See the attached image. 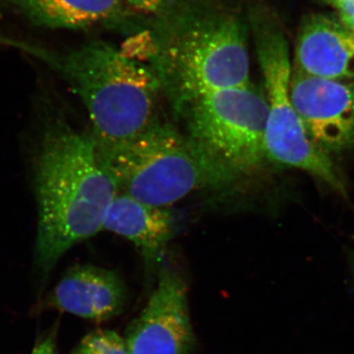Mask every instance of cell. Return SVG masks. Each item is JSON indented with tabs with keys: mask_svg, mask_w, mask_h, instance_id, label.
Here are the masks:
<instances>
[{
	"mask_svg": "<svg viewBox=\"0 0 354 354\" xmlns=\"http://www.w3.org/2000/svg\"><path fill=\"white\" fill-rule=\"evenodd\" d=\"M247 16L221 0H176L121 48L148 64L178 113L208 93L250 84Z\"/></svg>",
	"mask_w": 354,
	"mask_h": 354,
	"instance_id": "cell-1",
	"label": "cell"
},
{
	"mask_svg": "<svg viewBox=\"0 0 354 354\" xmlns=\"http://www.w3.org/2000/svg\"><path fill=\"white\" fill-rule=\"evenodd\" d=\"M34 174L37 261L48 272L70 248L102 230L118 189L90 133L62 120L44 128Z\"/></svg>",
	"mask_w": 354,
	"mask_h": 354,
	"instance_id": "cell-2",
	"label": "cell"
},
{
	"mask_svg": "<svg viewBox=\"0 0 354 354\" xmlns=\"http://www.w3.org/2000/svg\"><path fill=\"white\" fill-rule=\"evenodd\" d=\"M0 44L41 60L80 97L90 118L91 136L106 155L125 145L158 118L162 95L148 64L108 41L95 39L65 53L39 44L0 36Z\"/></svg>",
	"mask_w": 354,
	"mask_h": 354,
	"instance_id": "cell-3",
	"label": "cell"
},
{
	"mask_svg": "<svg viewBox=\"0 0 354 354\" xmlns=\"http://www.w3.org/2000/svg\"><path fill=\"white\" fill-rule=\"evenodd\" d=\"M100 156L118 192L162 208L195 191L232 183L185 133L160 120L125 145Z\"/></svg>",
	"mask_w": 354,
	"mask_h": 354,
	"instance_id": "cell-4",
	"label": "cell"
},
{
	"mask_svg": "<svg viewBox=\"0 0 354 354\" xmlns=\"http://www.w3.org/2000/svg\"><path fill=\"white\" fill-rule=\"evenodd\" d=\"M247 19L264 78L268 160L307 172L339 194L346 195V187L335 165L310 139L293 106L290 95L292 68L283 26L272 11L260 3L249 7Z\"/></svg>",
	"mask_w": 354,
	"mask_h": 354,
	"instance_id": "cell-5",
	"label": "cell"
},
{
	"mask_svg": "<svg viewBox=\"0 0 354 354\" xmlns=\"http://www.w3.org/2000/svg\"><path fill=\"white\" fill-rule=\"evenodd\" d=\"M177 114L186 136L232 181L252 176L268 160L267 102L265 93L252 84L203 95Z\"/></svg>",
	"mask_w": 354,
	"mask_h": 354,
	"instance_id": "cell-6",
	"label": "cell"
},
{
	"mask_svg": "<svg viewBox=\"0 0 354 354\" xmlns=\"http://www.w3.org/2000/svg\"><path fill=\"white\" fill-rule=\"evenodd\" d=\"M290 95L310 139L322 152L354 149V82L311 76L293 67Z\"/></svg>",
	"mask_w": 354,
	"mask_h": 354,
	"instance_id": "cell-7",
	"label": "cell"
},
{
	"mask_svg": "<svg viewBox=\"0 0 354 354\" xmlns=\"http://www.w3.org/2000/svg\"><path fill=\"white\" fill-rule=\"evenodd\" d=\"M130 354H191L195 335L187 288L180 274L162 268L145 308L127 330Z\"/></svg>",
	"mask_w": 354,
	"mask_h": 354,
	"instance_id": "cell-8",
	"label": "cell"
},
{
	"mask_svg": "<svg viewBox=\"0 0 354 354\" xmlns=\"http://www.w3.org/2000/svg\"><path fill=\"white\" fill-rule=\"evenodd\" d=\"M293 67L321 78L354 79V32L335 14L306 16L298 30Z\"/></svg>",
	"mask_w": 354,
	"mask_h": 354,
	"instance_id": "cell-9",
	"label": "cell"
},
{
	"mask_svg": "<svg viewBox=\"0 0 354 354\" xmlns=\"http://www.w3.org/2000/svg\"><path fill=\"white\" fill-rule=\"evenodd\" d=\"M127 302V288L116 272L81 265L70 269L51 295L55 308L95 322L120 315Z\"/></svg>",
	"mask_w": 354,
	"mask_h": 354,
	"instance_id": "cell-10",
	"label": "cell"
},
{
	"mask_svg": "<svg viewBox=\"0 0 354 354\" xmlns=\"http://www.w3.org/2000/svg\"><path fill=\"white\" fill-rule=\"evenodd\" d=\"M127 15L125 0H0V18L38 29H88Z\"/></svg>",
	"mask_w": 354,
	"mask_h": 354,
	"instance_id": "cell-11",
	"label": "cell"
},
{
	"mask_svg": "<svg viewBox=\"0 0 354 354\" xmlns=\"http://www.w3.org/2000/svg\"><path fill=\"white\" fill-rule=\"evenodd\" d=\"M102 230L134 243L148 267L153 269L162 262L174 236V220L169 209L118 192L109 205Z\"/></svg>",
	"mask_w": 354,
	"mask_h": 354,
	"instance_id": "cell-12",
	"label": "cell"
},
{
	"mask_svg": "<svg viewBox=\"0 0 354 354\" xmlns=\"http://www.w3.org/2000/svg\"><path fill=\"white\" fill-rule=\"evenodd\" d=\"M72 354H130L127 342L118 333L99 330L84 337Z\"/></svg>",
	"mask_w": 354,
	"mask_h": 354,
	"instance_id": "cell-13",
	"label": "cell"
},
{
	"mask_svg": "<svg viewBox=\"0 0 354 354\" xmlns=\"http://www.w3.org/2000/svg\"><path fill=\"white\" fill-rule=\"evenodd\" d=\"M129 11L137 15L150 17L151 19L157 17L165 9L174 3L176 0H125Z\"/></svg>",
	"mask_w": 354,
	"mask_h": 354,
	"instance_id": "cell-14",
	"label": "cell"
},
{
	"mask_svg": "<svg viewBox=\"0 0 354 354\" xmlns=\"http://www.w3.org/2000/svg\"><path fill=\"white\" fill-rule=\"evenodd\" d=\"M335 10L342 24L354 32V1L339 4Z\"/></svg>",
	"mask_w": 354,
	"mask_h": 354,
	"instance_id": "cell-15",
	"label": "cell"
},
{
	"mask_svg": "<svg viewBox=\"0 0 354 354\" xmlns=\"http://www.w3.org/2000/svg\"><path fill=\"white\" fill-rule=\"evenodd\" d=\"M32 354H58L55 346L53 339L48 337L44 341L39 342L38 346L34 348Z\"/></svg>",
	"mask_w": 354,
	"mask_h": 354,
	"instance_id": "cell-16",
	"label": "cell"
},
{
	"mask_svg": "<svg viewBox=\"0 0 354 354\" xmlns=\"http://www.w3.org/2000/svg\"><path fill=\"white\" fill-rule=\"evenodd\" d=\"M319 1L322 2V3L328 4V6L334 7L335 8V7L339 6V4L354 1V0H319Z\"/></svg>",
	"mask_w": 354,
	"mask_h": 354,
	"instance_id": "cell-17",
	"label": "cell"
}]
</instances>
